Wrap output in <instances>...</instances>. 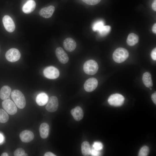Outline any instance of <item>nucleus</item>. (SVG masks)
I'll return each instance as SVG.
<instances>
[{
	"label": "nucleus",
	"instance_id": "obj_19",
	"mask_svg": "<svg viewBox=\"0 0 156 156\" xmlns=\"http://www.w3.org/2000/svg\"><path fill=\"white\" fill-rule=\"evenodd\" d=\"M142 80L144 85L147 87L150 88L153 86L152 76L150 73L146 72L142 76Z\"/></svg>",
	"mask_w": 156,
	"mask_h": 156
},
{
	"label": "nucleus",
	"instance_id": "obj_20",
	"mask_svg": "<svg viewBox=\"0 0 156 156\" xmlns=\"http://www.w3.org/2000/svg\"><path fill=\"white\" fill-rule=\"evenodd\" d=\"M11 90L10 88L7 86L2 87L0 90V98L4 100L7 99L10 95Z\"/></svg>",
	"mask_w": 156,
	"mask_h": 156
},
{
	"label": "nucleus",
	"instance_id": "obj_26",
	"mask_svg": "<svg viewBox=\"0 0 156 156\" xmlns=\"http://www.w3.org/2000/svg\"><path fill=\"white\" fill-rule=\"evenodd\" d=\"M149 151L148 147L146 146H144L140 149L138 155L139 156H147L148 154Z\"/></svg>",
	"mask_w": 156,
	"mask_h": 156
},
{
	"label": "nucleus",
	"instance_id": "obj_21",
	"mask_svg": "<svg viewBox=\"0 0 156 156\" xmlns=\"http://www.w3.org/2000/svg\"><path fill=\"white\" fill-rule=\"evenodd\" d=\"M139 41L138 36L134 33L129 34L127 40V44L130 46H133L138 43Z\"/></svg>",
	"mask_w": 156,
	"mask_h": 156
},
{
	"label": "nucleus",
	"instance_id": "obj_18",
	"mask_svg": "<svg viewBox=\"0 0 156 156\" xmlns=\"http://www.w3.org/2000/svg\"><path fill=\"white\" fill-rule=\"evenodd\" d=\"M49 127L48 124L45 122L42 123L39 127V132L41 137L43 139L47 138L49 134Z\"/></svg>",
	"mask_w": 156,
	"mask_h": 156
},
{
	"label": "nucleus",
	"instance_id": "obj_32",
	"mask_svg": "<svg viewBox=\"0 0 156 156\" xmlns=\"http://www.w3.org/2000/svg\"><path fill=\"white\" fill-rule=\"evenodd\" d=\"M151 99L155 104H156V93L155 92L152 94L151 96Z\"/></svg>",
	"mask_w": 156,
	"mask_h": 156
},
{
	"label": "nucleus",
	"instance_id": "obj_15",
	"mask_svg": "<svg viewBox=\"0 0 156 156\" xmlns=\"http://www.w3.org/2000/svg\"><path fill=\"white\" fill-rule=\"evenodd\" d=\"M36 6V3L33 0H28L23 5L22 9L25 13L28 14L33 12Z\"/></svg>",
	"mask_w": 156,
	"mask_h": 156
},
{
	"label": "nucleus",
	"instance_id": "obj_31",
	"mask_svg": "<svg viewBox=\"0 0 156 156\" xmlns=\"http://www.w3.org/2000/svg\"><path fill=\"white\" fill-rule=\"evenodd\" d=\"M151 56L152 58L154 60H156V48H154L151 53Z\"/></svg>",
	"mask_w": 156,
	"mask_h": 156
},
{
	"label": "nucleus",
	"instance_id": "obj_16",
	"mask_svg": "<svg viewBox=\"0 0 156 156\" xmlns=\"http://www.w3.org/2000/svg\"><path fill=\"white\" fill-rule=\"evenodd\" d=\"M71 113L74 119L77 121H79L83 118V112L82 109L78 106L72 109Z\"/></svg>",
	"mask_w": 156,
	"mask_h": 156
},
{
	"label": "nucleus",
	"instance_id": "obj_17",
	"mask_svg": "<svg viewBox=\"0 0 156 156\" xmlns=\"http://www.w3.org/2000/svg\"><path fill=\"white\" fill-rule=\"evenodd\" d=\"M49 97L45 93L41 92L36 96V101L37 104L40 106H42L46 104L48 102Z\"/></svg>",
	"mask_w": 156,
	"mask_h": 156
},
{
	"label": "nucleus",
	"instance_id": "obj_25",
	"mask_svg": "<svg viewBox=\"0 0 156 156\" xmlns=\"http://www.w3.org/2000/svg\"><path fill=\"white\" fill-rule=\"evenodd\" d=\"M110 30L111 27L110 26H104L98 32L100 36H104L107 35Z\"/></svg>",
	"mask_w": 156,
	"mask_h": 156
},
{
	"label": "nucleus",
	"instance_id": "obj_37",
	"mask_svg": "<svg viewBox=\"0 0 156 156\" xmlns=\"http://www.w3.org/2000/svg\"><path fill=\"white\" fill-rule=\"evenodd\" d=\"M1 156H8V154L6 153H2L1 155Z\"/></svg>",
	"mask_w": 156,
	"mask_h": 156
},
{
	"label": "nucleus",
	"instance_id": "obj_22",
	"mask_svg": "<svg viewBox=\"0 0 156 156\" xmlns=\"http://www.w3.org/2000/svg\"><path fill=\"white\" fill-rule=\"evenodd\" d=\"M91 148L90 144L87 141L83 142L81 144V151L84 156H89L90 154Z\"/></svg>",
	"mask_w": 156,
	"mask_h": 156
},
{
	"label": "nucleus",
	"instance_id": "obj_38",
	"mask_svg": "<svg viewBox=\"0 0 156 156\" xmlns=\"http://www.w3.org/2000/svg\"><path fill=\"white\" fill-rule=\"evenodd\" d=\"M28 156V154L27 153H25L24 154L23 156Z\"/></svg>",
	"mask_w": 156,
	"mask_h": 156
},
{
	"label": "nucleus",
	"instance_id": "obj_7",
	"mask_svg": "<svg viewBox=\"0 0 156 156\" xmlns=\"http://www.w3.org/2000/svg\"><path fill=\"white\" fill-rule=\"evenodd\" d=\"M43 74L46 78L51 79H55L59 76L60 73L58 70L53 66H49L44 68Z\"/></svg>",
	"mask_w": 156,
	"mask_h": 156
},
{
	"label": "nucleus",
	"instance_id": "obj_8",
	"mask_svg": "<svg viewBox=\"0 0 156 156\" xmlns=\"http://www.w3.org/2000/svg\"><path fill=\"white\" fill-rule=\"evenodd\" d=\"M45 108L48 111L53 112H55L58 107L57 98L55 96H51Z\"/></svg>",
	"mask_w": 156,
	"mask_h": 156
},
{
	"label": "nucleus",
	"instance_id": "obj_1",
	"mask_svg": "<svg viewBox=\"0 0 156 156\" xmlns=\"http://www.w3.org/2000/svg\"><path fill=\"white\" fill-rule=\"evenodd\" d=\"M11 97L16 106L19 109L25 107L26 104L25 98L23 94L18 90H13L11 92Z\"/></svg>",
	"mask_w": 156,
	"mask_h": 156
},
{
	"label": "nucleus",
	"instance_id": "obj_3",
	"mask_svg": "<svg viewBox=\"0 0 156 156\" xmlns=\"http://www.w3.org/2000/svg\"><path fill=\"white\" fill-rule=\"evenodd\" d=\"M98 68L99 66L97 62L92 60L86 61L83 66L84 72L88 75H92L95 74L97 72Z\"/></svg>",
	"mask_w": 156,
	"mask_h": 156
},
{
	"label": "nucleus",
	"instance_id": "obj_5",
	"mask_svg": "<svg viewBox=\"0 0 156 156\" xmlns=\"http://www.w3.org/2000/svg\"><path fill=\"white\" fill-rule=\"evenodd\" d=\"M2 106L6 112L10 115H14L17 112V107L14 103L10 99H6L2 102Z\"/></svg>",
	"mask_w": 156,
	"mask_h": 156
},
{
	"label": "nucleus",
	"instance_id": "obj_36",
	"mask_svg": "<svg viewBox=\"0 0 156 156\" xmlns=\"http://www.w3.org/2000/svg\"><path fill=\"white\" fill-rule=\"evenodd\" d=\"M3 140V137L2 134L0 133V143L2 142Z\"/></svg>",
	"mask_w": 156,
	"mask_h": 156
},
{
	"label": "nucleus",
	"instance_id": "obj_2",
	"mask_svg": "<svg viewBox=\"0 0 156 156\" xmlns=\"http://www.w3.org/2000/svg\"><path fill=\"white\" fill-rule=\"evenodd\" d=\"M129 53L128 51L123 48H118L116 49L113 54V58L117 63H121L128 58Z\"/></svg>",
	"mask_w": 156,
	"mask_h": 156
},
{
	"label": "nucleus",
	"instance_id": "obj_30",
	"mask_svg": "<svg viewBox=\"0 0 156 156\" xmlns=\"http://www.w3.org/2000/svg\"><path fill=\"white\" fill-rule=\"evenodd\" d=\"M90 154L92 156H97L100 155L101 153L99 151L96 150L94 148L91 150Z\"/></svg>",
	"mask_w": 156,
	"mask_h": 156
},
{
	"label": "nucleus",
	"instance_id": "obj_35",
	"mask_svg": "<svg viewBox=\"0 0 156 156\" xmlns=\"http://www.w3.org/2000/svg\"><path fill=\"white\" fill-rule=\"evenodd\" d=\"M152 30L153 32L155 34L156 33V24L155 23L153 25L152 28Z\"/></svg>",
	"mask_w": 156,
	"mask_h": 156
},
{
	"label": "nucleus",
	"instance_id": "obj_12",
	"mask_svg": "<svg viewBox=\"0 0 156 156\" xmlns=\"http://www.w3.org/2000/svg\"><path fill=\"white\" fill-rule=\"evenodd\" d=\"M63 45L64 49L70 52L74 51L76 47L75 41L70 38H66L64 41Z\"/></svg>",
	"mask_w": 156,
	"mask_h": 156
},
{
	"label": "nucleus",
	"instance_id": "obj_27",
	"mask_svg": "<svg viewBox=\"0 0 156 156\" xmlns=\"http://www.w3.org/2000/svg\"><path fill=\"white\" fill-rule=\"evenodd\" d=\"M25 153V151L23 149L19 148L14 151V154L15 156H23Z\"/></svg>",
	"mask_w": 156,
	"mask_h": 156
},
{
	"label": "nucleus",
	"instance_id": "obj_33",
	"mask_svg": "<svg viewBox=\"0 0 156 156\" xmlns=\"http://www.w3.org/2000/svg\"><path fill=\"white\" fill-rule=\"evenodd\" d=\"M44 156H56L52 153L50 152H48L45 153L44 155Z\"/></svg>",
	"mask_w": 156,
	"mask_h": 156
},
{
	"label": "nucleus",
	"instance_id": "obj_10",
	"mask_svg": "<svg viewBox=\"0 0 156 156\" xmlns=\"http://www.w3.org/2000/svg\"><path fill=\"white\" fill-rule=\"evenodd\" d=\"M98 82L95 78H91L87 79L84 84V88L87 92H90L94 91L98 86Z\"/></svg>",
	"mask_w": 156,
	"mask_h": 156
},
{
	"label": "nucleus",
	"instance_id": "obj_24",
	"mask_svg": "<svg viewBox=\"0 0 156 156\" xmlns=\"http://www.w3.org/2000/svg\"><path fill=\"white\" fill-rule=\"evenodd\" d=\"M9 116L7 112L2 109H0V122L5 123L9 119Z\"/></svg>",
	"mask_w": 156,
	"mask_h": 156
},
{
	"label": "nucleus",
	"instance_id": "obj_23",
	"mask_svg": "<svg viewBox=\"0 0 156 156\" xmlns=\"http://www.w3.org/2000/svg\"><path fill=\"white\" fill-rule=\"evenodd\" d=\"M104 26V23L103 21L98 20L95 22L93 24L92 29L94 31H98Z\"/></svg>",
	"mask_w": 156,
	"mask_h": 156
},
{
	"label": "nucleus",
	"instance_id": "obj_28",
	"mask_svg": "<svg viewBox=\"0 0 156 156\" xmlns=\"http://www.w3.org/2000/svg\"><path fill=\"white\" fill-rule=\"evenodd\" d=\"M93 147L97 151H100L103 148V145L100 142H95L93 145Z\"/></svg>",
	"mask_w": 156,
	"mask_h": 156
},
{
	"label": "nucleus",
	"instance_id": "obj_29",
	"mask_svg": "<svg viewBox=\"0 0 156 156\" xmlns=\"http://www.w3.org/2000/svg\"><path fill=\"white\" fill-rule=\"evenodd\" d=\"M85 3L90 5H94L98 3L101 0H82Z\"/></svg>",
	"mask_w": 156,
	"mask_h": 156
},
{
	"label": "nucleus",
	"instance_id": "obj_11",
	"mask_svg": "<svg viewBox=\"0 0 156 156\" xmlns=\"http://www.w3.org/2000/svg\"><path fill=\"white\" fill-rule=\"evenodd\" d=\"M55 53L57 59L61 63L65 64L68 62L69 60L68 55L62 48L61 47L57 48Z\"/></svg>",
	"mask_w": 156,
	"mask_h": 156
},
{
	"label": "nucleus",
	"instance_id": "obj_6",
	"mask_svg": "<svg viewBox=\"0 0 156 156\" xmlns=\"http://www.w3.org/2000/svg\"><path fill=\"white\" fill-rule=\"evenodd\" d=\"M5 56L8 61L11 62H14L18 61L20 59L21 53L18 49L12 48L6 52Z\"/></svg>",
	"mask_w": 156,
	"mask_h": 156
},
{
	"label": "nucleus",
	"instance_id": "obj_14",
	"mask_svg": "<svg viewBox=\"0 0 156 156\" xmlns=\"http://www.w3.org/2000/svg\"><path fill=\"white\" fill-rule=\"evenodd\" d=\"M55 10L53 6L50 5L42 8L39 11V15L43 17L48 18L51 17Z\"/></svg>",
	"mask_w": 156,
	"mask_h": 156
},
{
	"label": "nucleus",
	"instance_id": "obj_13",
	"mask_svg": "<svg viewBox=\"0 0 156 156\" xmlns=\"http://www.w3.org/2000/svg\"><path fill=\"white\" fill-rule=\"evenodd\" d=\"M19 137L22 142L28 143L34 139V135L32 131L29 130H25L20 133Z\"/></svg>",
	"mask_w": 156,
	"mask_h": 156
},
{
	"label": "nucleus",
	"instance_id": "obj_4",
	"mask_svg": "<svg viewBox=\"0 0 156 156\" xmlns=\"http://www.w3.org/2000/svg\"><path fill=\"white\" fill-rule=\"evenodd\" d=\"M125 101L124 97L121 94L116 93L110 95L108 99L109 104L115 107L120 106L122 105Z\"/></svg>",
	"mask_w": 156,
	"mask_h": 156
},
{
	"label": "nucleus",
	"instance_id": "obj_9",
	"mask_svg": "<svg viewBox=\"0 0 156 156\" xmlns=\"http://www.w3.org/2000/svg\"><path fill=\"white\" fill-rule=\"evenodd\" d=\"M2 21L4 27L7 31L12 32L15 30V26L14 23L10 17L5 15L3 18Z\"/></svg>",
	"mask_w": 156,
	"mask_h": 156
},
{
	"label": "nucleus",
	"instance_id": "obj_34",
	"mask_svg": "<svg viewBox=\"0 0 156 156\" xmlns=\"http://www.w3.org/2000/svg\"><path fill=\"white\" fill-rule=\"evenodd\" d=\"M152 7L154 11H156V0H154L152 4Z\"/></svg>",
	"mask_w": 156,
	"mask_h": 156
}]
</instances>
